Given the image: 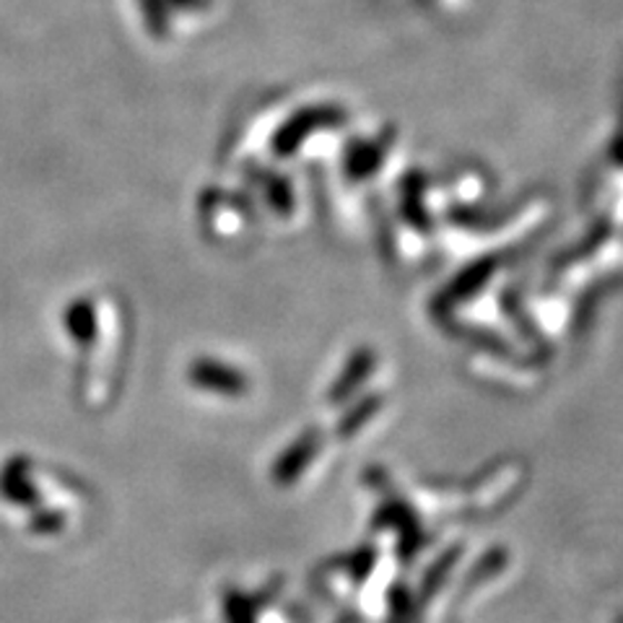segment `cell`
<instances>
[{"label": "cell", "mask_w": 623, "mask_h": 623, "mask_svg": "<svg viewBox=\"0 0 623 623\" xmlns=\"http://www.w3.org/2000/svg\"><path fill=\"white\" fill-rule=\"evenodd\" d=\"M0 491H3L8 502H13V504H21V506L37 504V491L31 488L27 481L19 478V475H3V481H0Z\"/></svg>", "instance_id": "cell-1"}, {"label": "cell", "mask_w": 623, "mask_h": 623, "mask_svg": "<svg viewBox=\"0 0 623 623\" xmlns=\"http://www.w3.org/2000/svg\"><path fill=\"white\" fill-rule=\"evenodd\" d=\"M226 621L229 623H253V611L245 597H239L237 592L226 595Z\"/></svg>", "instance_id": "cell-2"}, {"label": "cell", "mask_w": 623, "mask_h": 623, "mask_svg": "<svg viewBox=\"0 0 623 623\" xmlns=\"http://www.w3.org/2000/svg\"><path fill=\"white\" fill-rule=\"evenodd\" d=\"M62 527V517L55 512H44V514H37L34 520H31V530H37V533H55V530Z\"/></svg>", "instance_id": "cell-3"}]
</instances>
